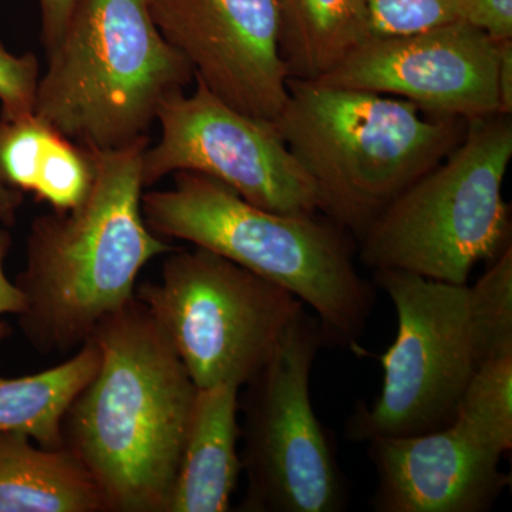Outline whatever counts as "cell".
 Returning <instances> with one entry per match:
<instances>
[{"label":"cell","instance_id":"17","mask_svg":"<svg viewBox=\"0 0 512 512\" xmlns=\"http://www.w3.org/2000/svg\"><path fill=\"white\" fill-rule=\"evenodd\" d=\"M291 79L318 80L367 37V0H278Z\"/></svg>","mask_w":512,"mask_h":512},{"label":"cell","instance_id":"6","mask_svg":"<svg viewBox=\"0 0 512 512\" xmlns=\"http://www.w3.org/2000/svg\"><path fill=\"white\" fill-rule=\"evenodd\" d=\"M512 158L511 116L467 121L463 140L394 198L360 239V261L467 285L471 271L510 244L503 184Z\"/></svg>","mask_w":512,"mask_h":512},{"label":"cell","instance_id":"3","mask_svg":"<svg viewBox=\"0 0 512 512\" xmlns=\"http://www.w3.org/2000/svg\"><path fill=\"white\" fill-rule=\"evenodd\" d=\"M274 124L312 181L318 210L359 241L467 128L399 97L296 79Z\"/></svg>","mask_w":512,"mask_h":512},{"label":"cell","instance_id":"18","mask_svg":"<svg viewBox=\"0 0 512 512\" xmlns=\"http://www.w3.org/2000/svg\"><path fill=\"white\" fill-rule=\"evenodd\" d=\"M454 421L500 456L511 450L512 355L478 366Z\"/></svg>","mask_w":512,"mask_h":512},{"label":"cell","instance_id":"20","mask_svg":"<svg viewBox=\"0 0 512 512\" xmlns=\"http://www.w3.org/2000/svg\"><path fill=\"white\" fill-rule=\"evenodd\" d=\"M456 20L458 0H367V37L407 35Z\"/></svg>","mask_w":512,"mask_h":512},{"label":"cell","instance_id":"1","mask_svg":"<svg viewBox=\"0 0 512 512\" xmlns=\"http://www.w3.org/2000/svg\"><path fill=\"white\" fill-rule=\"evenodd\" d=\"M90 339L100 365L63 420V447L86 467L106 511L167 512L198 387L137 298Z\"/></svg>","mask_w":512,"mask_h":512},{"label":"cell","instance_id":"26","mask_svg":"<svg viewBox=\"0 0 512 512\" xmlns=\"http://www.w3.org/2000/svg\"><path fill=\"white\" fill-rule=\"evenodd\" d=\"M23 204V192L9 187L0 180V224L13 227L18 221V212Z\"/></svg>","mask_w":512,"mask_h":512},{"label":"cell","instance_id":"23","mask_svg":"<svg viewBox=\"0 0 512 512\" xmlns=\"http://www.w3.org/2000/svg\"><path fill=\"white\" fill-rule=\"evenodd\" d=\"M80 0H39L42 43L46 52L59 42Z\"/></svg>","mask_w":512,"mask_h":512},{"label":"cell","instance_id":"9","mask_svg":"<svg viewBox=\"0 0 512 512\" xmlns=\"http://www.w3.org/2000/svg\"><path fill=\"white\" fill-rule=\"evenodd\" d=\"M375 282L397 313V336L382 357L383 384L372 407H357L350 440L410 437L450 426L478 369L468 286L377 269Z\"/></svg>","mask_w":512,"mask_h":512},{"label":"cell","instance_id":"2","mask_svg":"<svg viewBox=\"0 0 512 512\" xmlns=\"http://www.w3.org/2000/svg\"><path fill=\"white\" fill-rule=\"evenodd\" d=\"M150 137L93 151L96 175L74 210L30 225L25 268L16 279L25 308L20 328L36 350L66 353L90 339L101 320L136 298L141 269L174 251L143 215V154Z\"/></svg>","mask_w":512,"mask_h":512},{"label":"cell","instance_id":"16","mask_svg":"<svg viewBox=\"0 0 512 512\" xmlns=\"http://www.w3.org/2000/svg\"><path fill=\"white\" fill-rule=\"evenodd\" d=\"M12 329L0 320V343ZM100 349L86 340L72 359L36 375L0 376V433H22L39 446L63 447V420L70 404L99 369Z\"/></svg>","mask_w":512,"mask_h":512},{"label":"cell","instance_id":"22","mask_svg":"<svg viewBox=\"0 0 512 512\" xmlns=\"http://www.w3.org/2000/svg\"><path fill=\"white\" fill-rule=\"evenodd\" d=\"M460 18L495 42L512 39V0H458Z\"/></svg>","mask_w":512,"mask_h":512},{"label":"cell","instance_id":"24","mask_svg":"<svg viewBox=\"0 0 512 512\" xmlns=\"http://www.w3.org/2000/svg\"><path fill=\"white\" fill-rule=\"evenodd\" d=\"M12 237L6 229L0 231V316H19L25 308L22 292L5 272L6 256L9 254Z\"/></svg>","mask_w":512,"mask_h":512},{"label":"cell","instance_id":"15","mask_svg":"<svg viewBox=\"0 0 512 512\" xmlns=\"http://www.w3.org/2000/svg\"><path fill=\"white\" fill-rule=\"evenodd\" d=\"M106 511L103 494L67 448L0 433V512Z\"/></svg>","mask_w":512,"mask_h":512},{"label":"cell","instance_id":"13","mask_svg":"<svg viewBox=\"0 0 512 512\" xmlns=\"http://www.w3.org/2000/svg\"><path fill=\"white\" fill-rule=\"evenodd\" d=\"M369 443L376 467L373 508L379 512H485L511 478L500 454L457 421L444 429Z\"/></svg>","mask_w":512,"mask_h":512},{"label":"cell","instance_id":"7","mask_svg":"<svg viewBox=\"0 0 512 512\" xmlns=\"http://www.w3.org/2000/svg\"><path fill=\"white\" fill-rule=\"evenodd\" d=\"M198 389H239L275 355L305 303L282 286L195 247L165 258L161 281L136 293Z\"/></svg>","mask_w":512,"mask_h":512},{"label":"cell","instance_id":"14","mask_svg":"<svg viewBox=\"0 0 512 512\" xmlns=\"http://www.w3.org/2000/svg\"><path fill=\"white\" fill-rule=\"evenodd\" d=\"M239 387L198 389L167 512H225L238 484Z\"/></svg>","mask_w":512,"mask_h":512},{"label":"cell","instance_id":"10","mask_svg":"<svg viewBox=\"0 0 512 512\" xmlns=\"http://www.w3.org/2000/svg\"><path fill=\"white\" fill-rule=\"evenodd\" d=\"M194 80V92L168 97L158 111L160 138L141 164L144 188L188 171L220 181L264 210L318 214L312 181L274 121L242 113Z\"/></svg>","mask_w":512,"mask_h":512},{"label":"cell","instance_id":"25","mask_svg":"<svg viewBox=\"0 0 512 512\" xmlns=\"http://www.w3.org/2000/svg\"><path fill=\"white\" fill-rule=\"evenodd\" d=\"M498 93L500 113H512V39L498 42Z\"/></svg>","mask_w":512,"mask_h":512},{"label":"cell","instance_id":"11","mask_svg":"<svg viewBox=\"0 0 512 512\" xmlns=\"http://www.w3.org/2000/svg\"><path fill=\"white\" fill-rule=\"evenodd\" d=\"M313 82L399 97L431 116L468 121L501 114L498 42L464 20L366 37Z\"/></svg>","mask_w":512,"mask_h":512},{"label":"cell","instance_id":"21","mask_svg":"<svg viewBox=\"0 0 512 512\" xmlns=\"http://www.w3.org/2000/svg\"><path fill=\"white\" fill-rule=\"evenodd\" d=\"M40 64L33 53L15 55L0 42V119L35 114Z\"/></svg>","mask_w":512,"mask_h":512},{"label":"cell","instance_id":"19","mask_svg":"<svg viewBox=\"0 0 512 512\" xmlns=\"http://www.w3.org/2000/svg\"><path fill=\"white\" fill-rule=\"evenodd\" d=\"M468 311L478 366L512 355V247L501 252L473 288Z\"/></svg>","mask_w":512,"mask_h":512},{"label":"cell","instance_id":"4","mask_svg":"<svg viewBox=\"0 0 512 512\" xmlns=\"http://www.w3.org/2000/svg\"><path fill=\"white\" fill-rule=\"evenodd\" d=\"M141 204L158 237L208 249L292 292L318 315L326 339L355 345L362 336L375 288L357 272L352 235L330 218L264 210L188 171Z\"/></svg>","mask_w":512,"mask_h":512},{"label":"cell","instance_id":"8","mask_svg":"<svg viewBox=\"0 0 512 512\" xmlns=\"http://www.w3.org/2000/svg\"><path fill=\"white\" fill-rule=\"evenodd\" d=\"M325 333L305 311L292 323L244 400L248 478L241 504L249 512H339L348 490L335 447L311 400L313 363Z\"/></svg>","mask_w":512,"mask_h":512},{"label":"cell","instance_id":"5","mask_svg":"<svg viewBox=\"0 0 512 512\" xmlns=\"http://www.w3.org/2000/svg\"><path fill=\"white\" fill-rule=\"evenodd\" d=\"M46 57L35 114L92 151L150 137L164 101L194 80L148 0H80Z\"/></svg>","mask_w":512,"mask_h":512},{"label":"cell","instance_id":"12","mask_svg":"<svg viewBox=\"0 0 512 512\" xmlns=\"http://www.w3.org/2000/svg\"><path fill=\"white\" fill-rule=\"evenodd\" d=\"M161 35L229 106L275 121L289 96L278 0H148Z\"/></svg>","mask_w":512,"mask_h":512}]
</instances>
